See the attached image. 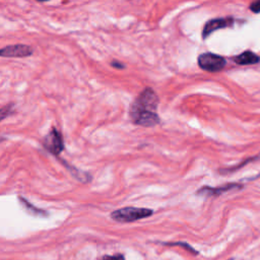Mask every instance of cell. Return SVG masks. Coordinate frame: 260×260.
Listing matches in <instances>:
<instances>
[{
    "label": "cell",
    "mask_w": 260,
    "mask_h": 260,
    "mask_svg": "<svg viewBox=\"0 0 260 260\" xmlns=\"http://www.w3.org/2000/svg\"><path fill=\"white\" fill-rule=\"evenodd\" d=\"M229 260H234V259H233V258H231V259H229Z\"/></svg>",
    "instance_id": "cell-16"
},
{
    "label": "cell",
    "mask_w": 260,
    "mask_h": 260,
    "mask_svg": "<svg viewBox=\"0 0 260 260\" xmlns=\"http://www.w3.org/2000/svg\"><path fill=\"white\" fill-rule=\"evenodd\" d=\"M153 210L146 207H134L126 206L111 212V218L118 223H133L139 220L151 217Z\"/></svg>",
    "instance_id": "cell-2"
},
{
    "label": "cell",
    "mask_w": 260,
    "mask_h": 260,
    "mask_svg": "<svg viewBox=\"0 0 260 260\" xmlns=\"http://www.w3.org/2000/svg\"><path fill=\"white\" fill-rule=\"evenodd\" d=\"M250 9L255 14L260 13V0H255V1L250 5Z\"/></svg>",
    "instance_id": "cell-13"
},
{
    "label": "cell",
    "mask_w": 260,
    "mask_h": 260,
    "mask_svg": "<svg viewBox=\"0 0 260 260\" xmlns=\"http://www.w3.org/2000/svg\"><path fill=\"white\" fill-rule=\"evenodd\" d=\"M33 53L30 47L26 45H14L5 47L0 52L4 57H27Z\"/></svg>",
    "instance_id": "cell-6"
},
{
    "label": "cell",
    "mask_w": 260,
    "mask_h": 260,
    "mask_svg": "<svg viewBox=\"0 0 260 260\" xmlns=\"http://www.w3.org/2000/svg\"><path fill=\"white\" fill-rule=\"evenodd\" d=\"M162 244L166 245V246H171V247H173V246L182 247L183 249L187 250L188 252H190L192 255H198V254H199L198 251H196L192 246H190V245H189V244L186 243V242H166V243H162Z\"/></svg>",
    "instance_id": "cell-11"
},
{
    "label": "cell",
    "mask_w": 260,
    "mask_h": 260,
    "mask_svg": "<svg viewBox=\"0 0 260 260\" xmlns=\"http://www.w3.org/2000/svg\"><path fill=\"white\" fill-rule=\"evenodd\" d=\"M159 97L151 89H146L130 107L129 115L132 123L143 127H155L161 119L157 113Z\"/></svg>",
    "instance_id": "cell-1"
},
{
    "label": "cell",
    "mask_w": 260,
    "mask_h": 260,
    "mask_svg": "<svg viewBox=\"0 0 260 260\" xmlns=\"http://www.w3.org/2000/svg\"><path fill=\"white\" fill-rule=\"evenodd\" d=\"M236 63L240 65H249L259 62V57L251 51H246L234 58Z\"/></svg>",
    "instance_id": "cell-8"
},
{
    "label": "cell",
    "mask_w": 260,
    "mask_h": 260,
    "mask_svg": "<svg viewBox=\"0 0 260 260\" xmlns=\"http://www.w3.org/2000/svg\"><path fill=\"white\" fill-rule=\"evenodd\" d=\"M257 159H258V157H257V156H256V157L248 158L247 160L243 161L242 163H240V164H238V165H236V166H234V167H231V168H226V169H221L219 172H220L221 174H223V175H227V174H230V173L236 172V171H238V170L242 169L243 167H245L247 164H250V163H252V162L256 161Z\"/></svg>",
    "instance_id": "cell-9"
},
{
    "label": "cell",
    "mask_w": 260,
    "mask_h": 260,
    "mask_svg": "<svg viewBox=\"0 0 260 260\" xmlns=\"http://www.w3.org/2000/svg\"><path fill=\"white\" fill-rule=\"evenodd\" d=\"M38 1H47V0H38Z\"/></svg>",
    "instance_id": "cell-15"
},
{
    "label": "cell",
    "mask_w": 260,
    "mask_h": 260,
    "mask_svg": "<svg viewBox=\"0 0 260 260\" xmlns=\"http://www.w3.org/2000/svg\"><path fill=\"white\" fill-rule=\"evenodd\" d=\"M112 64H113V66H115V67H119V68H122V67H123V65H122V64H120V63H116V62H113Z\"/></svg>",
    "instance_id": "cell-14"
},
{
    "label": "cell",
    "mask_w": 260,
    "mask_h": 260,
    "mask_svg": "<svg viewBox=\"0 0 260 260\" xmlns=\"http://www.w3.org/2000/svg\"><path fill=\"white\" fill-rule=\"evenodd\" d=\"M232 23H233L232 19H217L209 20L203 31V37L206 38L212 32H215L219 29L232 26Z\"/></svg>",
    "instance_id": "cell-7"
},
{
    "label": "cell",
    "mask_w": 260,
    "mask_h": 260,
    "mask_svg": "<svg viewBox=\"0 0 260 260\" xmlns=\"http://www.w3.org/2000/svg\"><path fill=\"white\" fill-rule=\"evenodd\" d=\"M43 146L52 155L56 157L60 155L64 150V140L61 132L53 127L44 137Z\"/></svg>",
    "instance_id": "cell-3"
},
{
    "label": "cell",
    "mask_w": 260,
    "mask_h": 260,
    "mask_svg": "<svg viewBox=\"0 0 260 260\" xmlns=\"http://www.w3.org/2000/svg\"><path fill=\"white\" fill-rule=\"evenodd\" d=\"M19 202L23 205V207H25L29 212H31L32 215H41L42 217H46L47 215H48L45 210H42L40 208H37L36 206L32 205L26 198L19 196Z\"/></svg>",
    "instance_id": "cell-10"
},
{
    "label": "cell",
    "mask_w": 260,
    "mask_h": 260,
    "mask_svg": "<svg viewBox=\"0 0 260 260\" xmlns=\"http://www.w3.org/2000/svg\"><path fill=\"white\" fill-rule=\"evenodd\" d=\"M244 185L242 183H237V182L227 183L219 187L204 186L200 189H198L196 194L200 196H204V197H218L223 193H227L233 190H240V189H242Z\"/></svg>",
    "instance_id": "cell-5"
},
{
    "label": "cell",
    "mask_w": 260,
    "mask_h": 260,
    "mask_svg": "<svg viewBox=\"0 0 260 260\" xmlns=\"http://www.w3.org/2000/svg\"><path fill=\"white\" fill-rule=\"evenodd\" d=\"M198 64L206 72L217 73L226 65V59L217 54L204 53L198 57Z\"/></svg>",
    "instance_id": "cell-4"
},
{
    "label": "cell",
    "mask_w": 260,
    "mask_h": 260,
    "mask_svg": "<svg viewBox=\"0 0 260 260\" xmlns=\"http://www.w3.org/2000/svg\"><path fill=\"white\" fill-rule=\"evenodd\" d=\"M99 260H125V256L121 253H117L114 255H104Z\"/></svg>",
    "instance_id": "cell-12"
}]
</instances>
